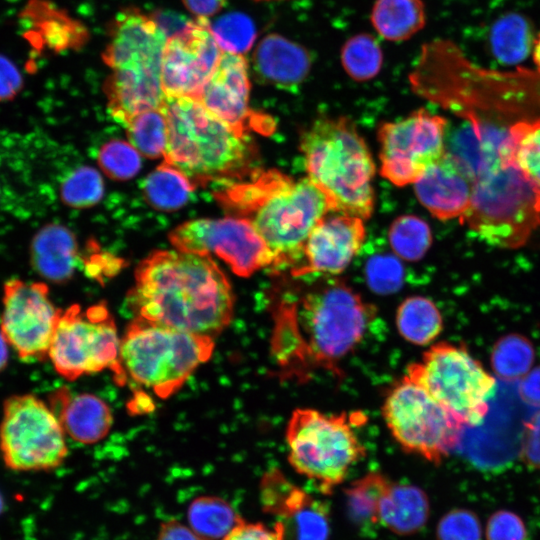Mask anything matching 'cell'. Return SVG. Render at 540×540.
<instances>
[{
  "instance_id": "43",
  "label": "cell",
  "mask_w": 540,
  "mask_h": 540,
  "mask_svg": "<svg viewBox=\"0 0 540 540\" xmlns=\"http://www.w3.org/2000/svg\"><path fill=\"white\" fill-rule=\"evenodd\" d=\"M221 540H285L280 521L268 526L262 522L240 519Z\"/></svg>"
},
{
  "instance_id": "28",
  "label": "cell",
  "mask_w": 540,
  "mask_h": 540,
  "mask_svg": "<svg viewBox=\"0 0 540 540\" xmlns=\"http://www.w3.org/2000/svg\"><path fill=\"white\" fill-rule=\"evenodd\" d=\"M240 519L232 505L218 496H199L187 509L188 525L207 540H221Z\"/></svg>"
},
{
  "instance_id": "16",
  "label": "cell",
  "mask_w": 540,
  "mask_h": 540,
  "mask_svg": "<svg viewBox=\"0 0 540 540\" xmlns=\"http://www.w3.org/2000/svg\"><path fill=\"white\" fill-rule=\"evenodd\" d=\"M222 52L206 18L188 21L167 38L163 50L161 79L165 96L198 99Z\"/></svg>"
},
{
  "instance_id": "46",
  "label": "cell",
  "mask_w": 540,
  "mask_h": 540,
  "mask_svg": "<svg viewBox=\"0 0 540 540\" xmlns=\"http://www.w3.org/2000/svg\"><path fill=\"white\" fill-rule=\"evenodd\" d=\"M157 540H207L197 534L189 525L175 519L161 523Z\"/></svg>"
},
{
  "instance_id": "41",
  "label": "cell",
  "mask_w": 540,
  "mask_h": 540,
  "mask_svg": "<svg viewBox=\"0 0 540 540\" xmlns=\"http://www.w3.org/2000/svg\"><path fill=\"white\" fill-rule=\"evenodd\" d=\"M482 529L477 515L466 509H454L439 521L436 540H481Z\"/></svg>"
},
{
  "instance_id": "35",
  "label": "cell",
  "mask_w": 540,
  "mask_h": 540,
  "mask_svg": "<svg viewBox=\"0 0 540 540\" xmlns=\"http://www.w3.org/2000/svg\"><path fill=\"white\" fill-rule=\"evenodd\" d=\"M507 148L510 161L540 186V119L511 126Z\"/></svg>"
},
{
  "instance_id": "15",
  "label": "cell",
  "mask_w": 540,
  "mask_h": 540,
  "mask_svg": "<svg viewBox=\"0 0 540 540\" xmlns=\"http://www.w3.org/2000/svg\"><path fill=\"white\" fill-rule=\"evenodd\" d=\"M0 331L19 358L43 360L61 310L49 298L43 282L10 279L4 283Z\"/></svg>"
},
{
  "instance_id": "12",
  "label": "cell",
  "mask_w": 540,
  "mask_h": 540,
  "mask_svg": "<svg viewBox=\"0 0 540 540\" xmlns=\"http://www.w3.org/2000/svg\"><path fill=\"white\" fill-rule=\"evenodd\" d=\"M64 429L53 410L32 394L5 399L0 422V453L17 472L50 471L67 457Z\"/></svg>"
},
{
  "instance_id": "26",
  "label": "cell",
  "mask_w": 540,
  "mask_h": 540,
  "mask_svg": "<svg viewBox=\"0 0 540 540\" xmlns=\"http://www.w3.org/2000/svg\"><path fill=\"white\" fill-rule=\"evenodd\" d=\"M370 21L382 39L404 42L425 27V4L422 0H375Z\"/></svg>"
},
{
  "instance_id": "40",
  "label": "cell",
  "mask_w": 540,
  "mask_h": 540,
  "mask_svg": "<svg viewBox=\"0 0 540 540\" xmlns=\"http://www.w3.org/2000/svg\"><path fill=\"white\" fill-rule=\"evenodd\" d=\"M365 277L372 291L388 295L401 288L404 280V268L398 257L390 254H378L367 261Z\"/></svg>"
},
{
  "instance_id": "36",
  "label": "cell",
  "mask_w": 540,
  "mask_h": 540,
  "mask_svg": "<svg viewBox=\"0 0 540 540\" xmlns=\"http://www.w3.org/2000/svg\"><path fill=\"white\" fill-rule=\"evenodd\" d=\"M388 239L397 257L406 261H418L429 250L432 234L429 225L421 218L402 215L392 222Z\"/></svg>"
},
{
  "instance_id": "52",
  "label": "cell",
  "mask_w": 540,
  "mask_h": 540,
  "mask_svg": "<svg viewBox=\"0 0 540 540\" xmlns=\"http://www.w3.org/2000/svg\"><path fill=\"white\" fill-rule=\"evenodd\" d=\"M4 506H5V502H4V498L0 492V515L3 513L4 511Z\"/></svg>"
},
{
  "instance_id": "37",
  "label": "cell",
  "mask_w": 540,
  "mask_h": 540,
  "mask_svg": "<svg viewBox=\"0 0 540 540\" xmlns=\"http://www.w3.org/2000/svg\"><path fill=\"white\" fill-rule=\"evenodd\" d=\"M103 192L102 177L91 167H80L72 171L60 186L61 200L73 208L95 205L102 198Z\"/></svg>"
},
{
  "instance_id": "6",
  "label": "cell",
  "mask_w": 540,
  "mask_h": 540,
  "mask_svg": "<svg viewBox=\"0 0 540 540\" xmlns=\"http://www.w3.org/2000/svg\"><path fill=\"white\" fill-rule=\"evenodd\" d=\"M462 222L491 246L519 248L540 225V186L514 163L500 161L475 178Z\"/></svg>"
},
{
  "instance_id": "48",
  "label": "cell",
  "mask_w": 540,
  "mask_h": 540,
  "mask_svg": "<svg viewBox=\"0 0 540 540\" xmlns=\"http://www.w3.org/2000/svg\"><path fill=\"white\" fill-rule=\"evenodd\" d=\"M182 2L197 18H207L218 13L226 0H182Z\"/></svg>"
},
{
  "instance_id": "44",
  "label": "cell",
  "mask_w": 540,
  "mask_h": 540,
  "mask_svg": "<svg viewBox=\"0 0 540 540\" xmlns=\"http://www.w3.org/2000/svg\"><path fill=\"white\" fill-rule=\"evenodd\" d=\"M521 457L528 466L540 468V411L526 423Z\"/></svg>"
},
{
  "instance_id": "11",
  "label": "cell",
  "mask_w": 540,
  "mask_h": 540,
  "mask_svg": "<svg viewBox=\"0 0 540 540\" xmlns=\"http://www.w3.org/2000/svg\"><path fill=\"white\" fill-rule=\"evenodd\" d=\"M120 344L115 322L104 304L85 312L74 304L60 312L48 357L67 380L109 368L121 384L127 374L120 360Z\"/></svg>"
},
{
  "instance_id": "22",
  "label": "cell",
  "mask_w": 540,
  "mask_h": 540,
  "mask_svg": "<svg viewBox=\"0 0 540 540\" xmlns=\"http://www.w3.org/2000/svg\"><path fill=\"white\" fill-rule=\"evenodd\" d=\"M51 408L64 431L75 441L95 443L109 432L113 418L109 406L90 393L71 395L61 388L51 398Z\"/></svg>"
},
{
  "instance_id": "3",
  "label": "cell",
  "mask_w": 540,
  "mask_h": 540,
  "mask_svg": "<svg viewBox=\"0 0 540 540\" xmlns=\"http://www.w3.org/2000/svg\"><path fill=\"white\" fill-rule=\"evenodd\" d=\"M230 216L247 220L276 257V266L300 260L315 225L329 212L325 194L308 177L293 179L270 169L215 193Z\"/></svg>"
},
{
  "instance_id": "47",
  "label": "cell",
  "mask_w": 540,
  "mask_h": 540,
  "mask_svg": "<svg viewBox=\"0 0 540 540\" xmlns=\"http://www.w3.org/2000/svg\"><path fill=\"white\" fill-rule=\"evenodd\" d=\"M519 393L524 401L540 406V367L530 370L522 378Z\"/></svg>"
},
{
  "instance_id": "33",
  "label": "cell",
  "mask_w": 540,
  "mask_h": 540,
  "mask_svg": "<svg viewBox=\"0 0 540 540\" xmlns=\"http://www.w3.org/2000/svg\"><path fill=\"white\" fill-rule=\"evenodd\" d=\"M534 358L531 341L523 335L513 333L495 342L491 352V366L500 378L516 380L529 373Z\"/></svg>"
},
{
  "instance_id": "32",
  "label": "cell",
  "mask_w": 540,
  "mask_h": 540,
  "mask_svg": "<svg viewBox=\"0 0 540 540\" xmlns=\"http://www.w3.org/2000/svg\"><path fill=\"white\" fill-rule=\"evenodd\" d=\"M340 62L351 79L364 82L373 79L380 72L383 52L374 36L359 33L343 44Z\"/></svg>"
},
{
  "instance_id": "4",
  "label": "cell",
  "mask_w": 540,
  "mask_h": 540,
  "mask_svg": "<svg viewBox=\"0 0 540 540\" xmlns=\"http://www.w3.org/2000/svg\"><path fill=\"white\" fill-rule=\"evenodd\" d=\"M161 108L168 125L164 162L180 171L193 189L248 172L253 150L247 136L198 99L165 96Z\"/></svg>"
},
{
  "instance_id": "19",
  "label": "cell",
  "mask_w": 540,
  "mask_h": 540,
  "mask_svg": "<svg viewBox=\"0 0 540 540\" xmlns=\"http://www.w3.org/2000/svg\"><path fill=\"white\" fill-rule=\"evenodd\" d=\"M365 239L362 218L340 214L325 215L312 229L302 252V264L292 276H333L341 273L360 250Z\"/></svg>"
},
{
  "instance_id": "5",
  "label": "cell",
  "mask_w": 540,
  "mask_h": 540,
  "mask_svg": "<svg viewBox=\"0 0 540 540\" xmlns=\"http://www.w3.org/2000/svg\"><path fill=\"white\" fill-rule=\"evenodd\" d=\"M300 149L307 177L325 194L331 212L363 220L371 216L375 163L348 118L317 119L302 134Z\"/></svg>"
},
{
  "instance_id": "29",
  "label": "cell",
  "mask_w": 540,
  "mask_h": 540,
  "mask_svg": "<svg viewBox=\"0 0 540 540\" xmlns=\"http://www.w3.org/2000/svg\"><path fill=\"white\" fill-rule=\"evenodd\" d=\"M390 481L381 473L370 472L345 490L348 515L357 526L363 529L379 526V504Z\"/></svg>"
},
{
  "instance_id": "30",
  "label": "cell",
  "mask_w": 540,
  "mask_h": 540,
  "mask_svg": "<svg viewBox=\"0 0 540 540\" xmlns=\"http://www.w3.org/2000/svg\"><path fill=\"white\" fill-rule=\"evenodd\" d=\"M535 36L526 18L518 14L506 15L492 28L493 54L501 62L519 63L531 54Z\"/></svg>"
},
{
  "instance_id": "8",
  "label": "cell",
  "mask_w": 540,
  "mask_h": 540,
  "mask_svg": "<svg viewBox=\"0 0 540 540\" xmlns=\"http://www.w3.org/2000/svg\"><path fill=\"white\" fill-rule=\"evenodd\" d=\"M349 418L346 414L298 408L288 421V461L298 474L315 482L323 494H331L365 457V446Z\"/></svg>"
},
{
  "instance_id": "38",
  "label": "cell",
  "mask_w": 540,
  "mask_h": 540,
  "mask_svg": "<svg viewBox=\"0 0 540 540\" xmlns=\"http://www.w3.org/2000/svg\"><path fill=\"white\" fill-rule=\"evenodd\" d=\"M210 26L216 42L225 52L243 55L256 38L252 20L241 13L223 15Z\"/></svg>"
},
{
  "instance_id": "27",
  "label": "cell",
  "mask_w": 540,
  "mask_h": 540,
  "mask_svg": "<svg viewBox=\"0 0 540 540\" xmlns=\"http://www.w3.org/2000/svg\"><path fill=\"white\" fill-rule=\"evenodd\" d=\"M396 327L406 341L424 346L441 333L443 318L432 300L423 296H411L397 308Z\"/></svg>"
},
{
  "instance_id": "31",
  "label": "cell",
  "mask_w": 540,
  "mask_h": 540,
  "mask_svg": "<svg viewBox=\"0 0 540 540\" xmlns=\"http://www.w3.org/2000/svg\"><path fill=\"white\" fill-rule=\"evenodd\" d=\"M148 203L160 210H175L189 199L193 189L177 169L163 162L146 178L143 186Z\"/></svg>"
},
{
  "instance_id": "1",
  "label": "cell",
  "mask_w": 540,
  "mask_h": 540,
  "mask_svg": "<svg viewBox=\"0 0 540 540\" xmlns=\"http://www.w3.org/2000/svg\"><path fill=\"white\" fill-rule=\"evenodd\" d=\"M375 315L374 306L350 286L328 278L276 301L272 353L285 376L334 371L361 342Z\"/></svg>"
},
{
  "instance_id": "14",
  "label": "cell",
  "mask_w": 540,
  "mask_h": 540,
  "mask_svg": "<svg viewBox=\"0 0 540 540\" xmlns=\"http://www.w3.org/2000/svg\"><path fill=\"white\" fill-rule=\"evenodd\" d=\"M169 238L179 251L217 255L241 277L277 263L255 228L238 217L191 220L176 227Z\"/></svg>"
},
{
  "instance_id": "7",
  "label": "cell",
  "mask_w": 540,
  "mask_h": 540,
  "mask_svg": "<svg viewBox=\"0 0 540 540\" xmlns=\"http://www.w3.org/2000/svg\"><path fill=\"white\" fill-rule=\"evenodd\" d=\"M214 338L135 318L120 344V360L131 378L160 398L177 392L213 353Z\"/></svg>"
},
{
  "instance_id": "51",
  "label": "cell",
  "mask_w": 540,
  "mask_h": 540,
  "mask_svg": "<svg viewBox=\"0 0 540 540\" xmlns=\"http://www.w3.org/2000/svg\"><path fill=\"white\" fill-rule=\"evenodd\" d=\"M531 56L534 66L540 74V31L535 36Z\"/></svg>"
},
{
  "instance_id": "21",
  "label": "cell",
  "mask_w": 540,
  "mask_h": 540,
  "mask_svg": "<svg viewBox=\"0 0 540 540\" xmlns=\"http://www.w3.org/2000/svg\"><path fill=\"white\" fill-rule=\"evenodd\" d=\"M474 179L451 154L431 166L415 183L419 202L436 218H463L469 209Z\"/></svg>"
},
{
  "instance_id": "10",
  "label": "cell",
  "mask_w": 540,
  "mask_h": 540,
  "mask_svg": "<svg viewBox=\"0 0 540 540\" xmlns=\"http://www.w3.org/2000/svg\"><path fill=\"white\" fill-rule=\"evenodd\" d=\"M382 415L404 451L440 464L459 445L464 426L407 374L388 391Z\"/></svg>"
},
{
  "instance_id": "45",
  "label": "cell",
  "mask_w": 540,
  "mask_h": 540,
  "mask_svg": "<svg viewBox=\"0 0 540 540\" xmlns=\"http://www.w3.org/2000/svg\"><path fill=\"white\" fill-rule=\"evenodd\" d=\"M21 77L15 67L0 58V100L12 99L21 88Z\"/></svg>"
},
{
  "instance_id": "34",
  "label": "cell",
  "mask_w": 540,
  "mask_h": 540,
  "mask_svg": "<svg viewBox=\"0 0 540 540\" xmlns=\"http://www.w3.org/2000/svg\"><path fill=\"white\" fill-rule=\"evenodd\" d=\"M125 127L130 144L142 155L152 159L164 155L168 125L161 107L133 116Z\"/></svg>"
},
{
  "instance_id": "25",
  "label": "cell",
  "mask_w": 540,
  "mask_h": 540,
  "mask_svg": "<svg viewBox=\"0 0 540 540\" xmlns=\"http://www.w3.org/2000/svg\"><path fill=\"white\" fill-rule=\"evenodd\" d=\"M429 513V500L421 488L390 481L380 500L378 525L394 534L409 536L425 526Z\"/></svg>"
},
{
  "instance_id": "2",
  "label": "cell",
  "mask_w": 540,
  "mask_h": 540,
  "mask_svg": "<svg viewBox=\"0 0 540 540\" xmlns=\"http://www.w3.org/2000/svg\"><path fill=\"white\" fill-rule=\"evenodd\" d=\"M129 303L137 318L215 338L234 313L232 287L209 257L155 251L135 271Z\"/></svg>"
},
{
  "instance_id": "49",
  "label": "cell",
  "mask_w": 540,
  "mask_h": 540,
  "mask_svg": "<svg viewBox=\"0 0 540 540\" xmlns=\"http://www.w3.org/2000/svg\"><path fill=\"white\" fill-rule=\"evenodd\" d=\"M132 412L136 413V410L138 409L137 413H141L142 409L145 411H149L153 408V405L151 403V400L148 398L147 395L144 394L143 398H136L134 397L132 400Z\"/></svg>"
},
{
  "instance_id": "20",
  "label": "cell",
  "mask_w": 540,
  "mask_h": 540,
  "mask_svg": "<svg viewBox=\"0 0 540 540\" xmlns=\"http://www.w3.org/2000/svg\"><path fill=\"white\" fill-rule=\"evenodd\" d=\"M251 83L244 55L222 52L198 100L216 117L242 134L267 122L249 107Z\"/></svg>"
},
{
  "instance_id": "24",
  "label": "cell",
  "mask_w": 540,
  "mask_h": 540,
  "mask_svg": "<svg viewBox=\"0 0 540 540\" xmlns=\"http://www.w3.org/2000/svg\"><path fill=\"white\" fill-rule=\"evenodd\" d=\"M30 262L45 280L54 283L68 281L78 262L77 241L74 234L60 224H47L33 237Z\"/></svg>"
},
{
  "instance_id": "13",
  "label": "cell",
  "mask_w": 540,
  "mask_h": 540,
  "mask_svg": "<svg viewBox=\"0 0 540 540\" xmlns=\"http://www.w3.org/2000/svg\"><path fill=\"white\" fill-rule=\"evenodd\" d=\"M447 120L426 109L383 123L378 131L380 173L392 184H414L446 154Z\"/></svg>"
},
{
  "instance_id": "9",
  "label": "cell",
  "mask_w": 540,
  "mask_h": 540,
  "mask_svg": "<svg viewBox=\"0 0 540 540\" xmlns=\"http://www.w3.org/2000/svg\"><path fill=\"white\" fill-rule=\"evenodd\" d=\"M464 427L480 424L489 411L496 379L462 344L438 342L406 373Z\"/></svg>"
},
{
  "instance_id": "42",
  "label": "cell",
  "mask_w": 540,
  "mask_h": 540,
  "mask_svg": "<svg viewBox=\"0 0 540 540\" xmlns=\"http://www.w3.org/2000/svg\"><path fill=\"white\" fill-rule=\"evenodd\" d=\"M486 540H528V531L522 518L509 510L493 513L486 524Z\"/></svg>"
},
{
  "instance_id": "18",
  "label": "cell",
  "mask_w": 540,
  "mask_h": 540,
  "mask_svg": "<svg viewBox=\"0 0 540 540\" xmlns=\"http://www.w3.org/2000/svg\"><path fill=\"white\" fill-rule=\"evenodd\" d=\"M260 499L263 509L278 518L285 540H328L329 509L317 498L291 482L279 469L262 477Z\"/></svg>"
},
{
  "instance_id": "39",
  "label": "cell",
  "mask_w": 540,
  "mask_h": 540,
  "mask_svg": "<svg viewBox=\"0 0 540 540\" xmlns=\"http://www.w3.org/2000/svg\"><path fill=\"white\" fill-rule=\"evenodd\" d=\"M98 160L102 170L111 178L126 180L134 177L141 167V159L135 147L122 140H112L99 151Z\"/></svg>"
},
{
  "instance_id": "50",
  "label": "cell",
  "mask_w": 540,
  "mask_h": 540,
  "mask_svg": "<svg viewBox=\"0 0 540 540\" xmlns=\"http://www.w3.org/2000/svg\"><path fill=\"white\" fill-rule=\"evenodd\" d=\"M8 342L0 331V372L3 371L8 364L9 360V351H8Z\"/></svg>"
},
{
  "instance_id": "53",
  "label": "cell",
  "mask_w": 540,
  "mask_h": 540,
  "mask_svg": "<svg viewBox=\"0 0 540 540\" xmlns=\"http://www.w3.org/2000/svg\"><path fill=\"white\" fill-rule=\"evenodd\" d=\"M257 1H272V0H257Z\"/></svg>"
},
{
  "instance_id": "23",
  "label": "cell",
  "mask_w": 540,
  "mask_h": 540,
  "mask_svg": "<svg viewBox=\"0 0 540 540\" xmlns=\"http://www.w3.org/2000/svg\"><path fill=\"white\" fill-rule=\"evenodd\" d=\"M253 63L262 79L289 88L299 85L308 76L311 57L299 43L281 34L270 33L257 44Z\"/></svg>"
},
{
  "instance_id": "17",
  "label": "cell",
  "mask_w": 540,
  "mask_h": 540,
  "mask_svg": "<svg viewBox=\"0 0 540 540\" xmlns=\"http://www.w3.org/2000/svg\"><path fill=\"white\" fill-rule=\"evenodd\" d=\"M167 38L155 16L138 8H124L108 25L102 60L111 70H161Z\"/></svg>"
}]
</instances>
